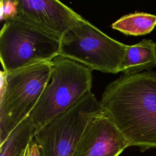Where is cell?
Listing matches in <instances>:
<instances>
[{
  "instance_id": "1",
  "label": "cell",
  "mask_w": 156,
  "mask_h": 156,
  "mask_svg": "<svg viewBox=\"0 0 156 156\" xmlns=\"http://www.w3.org/2000/svg\"><path fill=\"white\" fill-rule=\"evenodd\" d=\"M99 104L130 146L156 148L155 72L122 74L105 87Z\"/></svg>"
},
{
  "instance_id": "2",
  "label": "cell",
  "mask_w": 156,
  "mask_h": 156,
  "mask_svg": "<svg viewBox=\"0 0 156 156\" xmlns=\"http://www.w3.org/2000/svg\"><path fill=\"white\" fill-rule=\"evenodd\" d=\"M51 74L29 116L35 133L91 91L90 68L71 59L57 55L50 61Z\"/></svg>"
},
{
  "instance_id": "3",
  "label": "cell",
  "mask_w": 156,
  "mask_h": 156,
  "mask_svg": "<svg viewBox=\"0 0 156 156\" xmlns=\"http://www.w3.org/2000/svg\"><path fill=\"white\" fill-rule=\"evenodd\" d=\"M49 62L33 65L6 74L1 73L0 144L27 118L50 79Z\"/></svg>"
},
{
  "instance_id": "4",
  "label": "cell",
  "mask_w": 156,
  "mask_h": 156,
  "mask_svg": "<svg viewBox=\"0 0 156 156\" xmlns=\"http://www.w3.org/2000/svg\"><path fill=\"white\" fill-rule=\"evenodd\" d=\"M60 40L16 16L5 22L0 33V58L4 72L11 73L49 62L58 55Z\"/></svg>"
},
{
  "instance_id": "5",
  "label": "cell",
  "mask_w": 156,
  "mask_h": 156,
  "mask_svg": "<svg viewBox=\"0 0 156 156\" xmlns=\"http://www.w3.org/2000/svg\"><path fill=\"white\" fill-rule=\"evenodd\" d=\"M126 47L81 17L60 39L58 55L91 70L116 74L121 72Z\"/></svg>"
},
{
  "instance_id": "6",
  "label": "cell",
  "mask_w": 156,
  "mask_h": 156,
  "mask_svg": "<svg viewBox=\"0 0 156 156\" xmlns=\"http://www.w3.org/2000/svg\"><path fill=\"white\" fill-rule=\"evenodd\" d=\"M101 112L94 94L87 93L35 133L41 156H73L87 124Z\"/></svg>"
},
{
  "instance_id": "7",
  "label": "cell",
  "mask_w": 156,
  "mask_h": 156,
  "mask_svg": "<svg viewBox=\"0 0 156 156\" xmlns=\"http://www.w3.org/2000/svg\"><path fill=\"white\" fill-rule=\"evenodd\" d=\"M19 16L60 40L82 17L57 0H21Z\"/></svg>"
},
{
  "instance_id": "8",
  "label": "cell",
  "mask_w": 156,
  "mask_h": 156,
  "mask_svg": "<svg viewBox=\"0 0 156 156\" xmlns=\"http://www.w3.org/2000/svg\"><path fill=\"white\" fill-rule=\"evenodd\" d=\"M129 143L101 112L90 121L73 156H119Z\"/></svg>"
},
{
  "instance_id": "9",
  "label": "cell",
  "mask_w": 156,
  "mask_h": 156,
  "mask_svg": "<svg viewBox=\"0 0 156 156\" xmlns=\"http://www.w3.org/2000/svg\"><path fill=\"white\" fill-rule=\"evenodd\" d=\"M156 67V42L144 39L133 45H127L121 72L131 74L151 71Z\"/></svg>"
},
{
  "instance_id": "10",
  "label": "cell",
  "mask_w": 156,
  "mask_h": 156,
  "mask_svg": "<svg viewBox=\"0 0 156 156\" xmlns=\"http://www.w3.org/2000/svg\"><path fill=\"white\" fill-rule=\"evenodd\" d=\"M35 134L34 122L29 116L12 130L6 140L0 144V156H24Z\"/></svg>"
},
{
  "instance_id": "11",
  "label": "cell",
  "mask_w": 156,
  "mask_h": 156,
  "mask_svg": "<svg viewBox=\"0 0 156 156\" xmlns=\"http://www.w3.org/2000/svg\"><path fill=\"white\" fill-rule=\"evenodd\" d=\"M156 26V15L137 12L126 15L112 25L113 29L126 35L140 36L149 34Z\"/></svg>"
},
{
  "instance_id": "12",
  "label": "cell",
  "mask_w": 156,
  "mask_h": 156,
  "mask_svg": "<svg viewBox=\"0 0 156 156\" xmlns=\"http://www.w3.org/2000/svg\"><path fill=\"white\" fill-rule=\"evenodd\" d=\"M18 1H1V20L5 21L18 16Z\"/></svg>"
},
{
  "instance_id": "13",
  "label": "cell",
  "mask_w": 156,
  "mask_h": 156,
  "mask_svg": "<svg viewBox=\"0 0 156 156\" xmlns=\"http://www.w3.org/2000/svg\"><path fill=\"white\" fill-rule=\"evenodd\" d=\"M24 156H41L38 146L34 139L29 143Z\"/></svg>"
}]
</instances>
